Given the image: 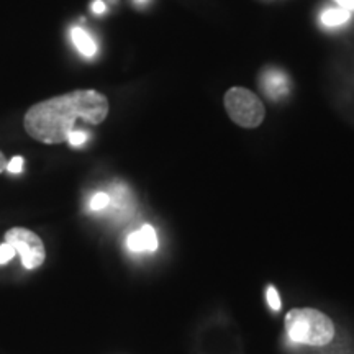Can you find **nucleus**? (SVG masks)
<instances>
[{
  "label": "nucleus",
  "mask_w": 354,
  "mask_h": 354,
  "mask_svg": "<svg viewBox=\"0 0 354 354\" xmlns=\"http://www.w3.org/2000/svg\"><path fill=\"white\" fill-rule=\"evenodd\" d=\"M109 110V100L104 94L94 88H81L35 104L25 113L24 127L39 143L59 145L68 141L77 120L100 125Z\"/></svg>",
  "instance_id": "1"
},
{
  "label": "nucleus",
  "mask_w": 354,
  "mask_h": 354,
  "mask_svg": "<svg viewBox=\"0 0 354 354\" xmlns=\"http://www.w3.org/2000/svg\"><path fill=\"white\" fill-rule=\"evenodd\" d=\"M286 330L292 342L325 346L335 338L331 318L315 308H292L286 315Z\"/></svg>",
  "instance_id": "2"
},
{
  "label": "nucleus",
  "mask_w": 354,
  "mask_h": 354,
  "mask_svg": "<svg viewBox=\"0 0 354 354\" xmlns=\"http://www.w3.org/2000/svg\"><path fill=\"white\" fill-rule=\"evenodd\" d=\"M225 109L230 118L243 128L259 127L266 117L263 102L245 87L230 88L225 95Z\"/></svg>",
  "instance_id": "3"
},
{
  "label": "nucleus",
  "mask_w": 354,
  "mask_h": 354,
  "mask_svg": "<svg viewBox=\"0 0 354 354\" xmlns=\"http://www.w3.org/2000/svg\"><path fill=\"white\" fill-rule=\"evenodd\" d=\"M6 243L21 256V264L25 269L39 268L46 259L44 243L37 233L24 227H13L6 233Z\"/></svg>",
  "instance_id": "4"
},
{
  "label": "nucleus",
  "mask_w": 354,
  "mask_h": 354,
  "mask_svg": "<svg viewBox=\"0 0 354 354\" xmlns=\"http://www.w3.org/2000/svg\"><path fill=\"white\" fill-rule=\"evenodd\" d=\"M127 245L130 248L133 253H145V251H153L158 250V234L154 232L151 225H143L138 232H133L130 236H128Z\"/></svg>",
  "instance_id": "5"
},
{
  "label": "nucleus",
  "mask_w": 354,
  "mask_h": 354,
  "mask_svg": "<svg viewBox=\"0 0 354 354\" xmlns=\"http://www.w3.org/2000/svg\"><path fill=\"white\" fill-rule=\"evenodd\" d=\"M261 86L264 88V94H268L271 99H281L289 92V82L279 71H268L261 81Z\"/></svg>",
  "instance_id": "6"
},
{
  "label": "nucleus",
  "mask_w": 354,
  "mask_h": 354,
  "mask_svg": "<svg viewBox=\"0 0 354 354\" xmlns=\"http://www.w3.org/2000/svg\"><path fill=\"white\" fill-rule=\"evenodd\" d=\"M71 38H73V43L76 44V48L81 55L87 56V57L95 56L97 44L94 39L91 38V35L86 32V30L81 28V26H74V28L71 30Z\"/></svg>",
  "instance_id": "7"
},
{
  "label": "nucleus",
  "mask_w": 354,
  "mask_h": 354,
  "mask_svg": "<svg viewBox=\"0 0 354 354\" xmlns=\"http://www.w3.org/2000/svg\"><path fill=\"white\" fill-rule=\"evenodd\" d=\"M351 19V12L344 10V8H326L325 12L322 13V24L325 26H330V28H333V26H339L343 24H346V21Z\"/></svg>",
  "instance_id": "8"
},
{
  "label": "nucleus",
  "mask_w": 354,
  "mask_h": 354,
  "mask_svg": "<svg viewBox=\"0 0 354 354\" xmlns=\"http://www.w3.org/2000/svg\"><path fill=\"white\" fill-rule=\"evenodd\" d=\"M109 203H110V196H109V194L99 192V194H95L94 197H92L91 209L94 210V212H100V210L107 209Z\"/></svg>",
  "instance_id": "9"
},
{
  "label": "nucleus",
  "mask_w": 354,
  "mask_h": 354,
  "mask_svg": "<svg viewBox=\"0 0 354 354\" xmlns=\"http://www.w3.org/2000/svg\"><path fill=\"white\" fill-rule=\"evenodd\" d=\"M266 299H268L269 307L272 310H281V297H279V292L276 287H268V292H266Z\"/></svg>",
  "instance_id": "10"
},
{
  "label": "nucleus",
  "mask_w": 354,
  "mask_h": 354,
  "mask_svg": "<svg viewBox=\"0 0 354 354\" xmlns=\"http://www.w3.org/2000/svg\"><path fill=\"white\" fill-rule=\"evenodd\" d=\"M88 138V135L86 131H81V130H74L73 133L69 135V145L74 146V148H79V146H84L86 145V141Z\"/></svg>",
  "instance_id": "11"
},
{
  "label": "nucleus",
  "mask_w": 354,
  "mask_h": 354,
  "mask_svg": "<svg viewBox=\"0 0 354 354\" xmlns=\"http://www.w3.org/2000/svg\"><path fill=\"white\" fill-rule=\"evenodd\" d=\"M17 251L13 250V246L8 245V243H3L0 245V264H7L13 256H15Z\"/></svg>",
  "instance_id": "12"
},
{
  "label": "nucleus",
  "mask_w": 354,
  "mask_h": 354,
  "mask_svg": "<svg viewBox=\"0 0 354 354\" xmlns=\"http://www.w3.org/2000/svg\"><path fill=\"white\" fill-rule=\"evenodd\" d=\"M24 169V158L21 156H15L13 159H10L7 165V171L12 172V174H19Z\"/></svg>",
  "instance_id": "13"
},
{
  "label": "nucleus",
  "mask_w": 354,
  "mask_h": 354,
  "mask_svg": "<svg viewBox=\"0 0 354 354\" xmlns=\"http://www.w3.org/2000/svg\"><path fill=\"white\" fill-rule=\"evenodd\" d=\"M339 7L344 8V10L353 12L354 10V0H335Z\"/></svg>",
  "instance_id": "14"
},
{
  "label": "nucleus",
  "mask_w": 354,
  "mask_h": 354,
  "mask_svg": "<svg viewBox=\"0 0 354 354\" xmlns=\"http://www.w3.org/2000/svg\"><path fill=\"white\" fill-rule=\"evenodd\" d=\"M92 10H94V13H104L105 10H107V6H105V2H102V0H95L94 3H92Z\"/></svg>",
  "instance_id": "15"
},
{
  "label": "nucleus",
  "mask_w": 354,
  "mask_h": 354,
  "mask_svg": "<svg viewBox=\"0 0 354 354\" xmlns=\"http://www.w3.org/2000/svg\"><path fill=\"white\" fill-rule=\"evenodd\" d=\"M7 165H8V161H7L6 154L0 151V174H2L3 171H7Z\"/></svg>",
  "instance_id": "16"
},
{
  "label": "nucleus",
  "mask_w": 354,
  "mask_h": 354,
  "mask_svg": "<svg viewBox=\"0 0 354 354\" xmlns=\"http://www.w3.org/2000/svg\"><path fill=\"white\" fill-rule=\"evenodd\" d=\"M136 3H145V2H148V0H135Z\"/></svg>",
  "instance_id": "17"
}]
</instances>
